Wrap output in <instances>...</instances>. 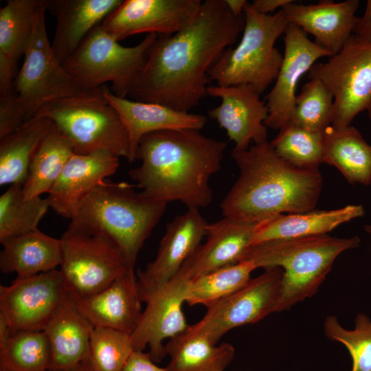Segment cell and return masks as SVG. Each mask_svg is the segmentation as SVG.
I'll list each match as a JSON object with an SVG mask.
<instances>
[{
  "mask_svg": "<svg viewBox=\"0 0 371 371\" xmlns=\"http://www.w3.org/2000/svg\"><path fill=\"white\" fill-rule=\"evenodd\" d=\"M308 79L320 80L332 93V126L350 125L359 113L366 110L371 99V44L352 35L338 53L310 69Z\"/></svg>",
  "mask_w": 371,
  "mask_h": 371,
  "instance_id": "cell-11",
  "label": "cell"
},
{
  "mask_svg": "<svg viewBox=\"0 0 371 371\" xmlns=\"http://www.w3.org/2000/svg\"><path fill=\"white\" fill-rule=\"evenodd\" d=\"M244 14L225 0H205L192 21L170 35H157L128 96L189 112L207 95L208 73L243 32Z\"/></svg>",
  "mask_w": 371,
  "mask_h": 371,
  "instance_id": "cell-1",
  "label": "cell"
},
{
  "mask_svg": "<svg viewBox=\"0 0 371 371\" xmlns=\"http://www.w3.org/2000/svg\"><path fill=\"white\" fill-rule=\"evenodd\" d=\"M256 269L252 261H240L193 278L186 289L185 302L207 308L243 287Z\"/></svg>",
  "mask_w": 371,
  "mask_h": 371,
  "instance_id": "cell-33",
  "label": "cell"
},
{
  "mask_svg": "<svg viewBox=\"0 0 371 371\" xmlns=\"http://www.w3.org/2000/svg\"><path fill=\"white\" fill-rule=\"evenodd\" d=\"M133 351L130 335L107 328H93L88 362L93 371H122Z\"/></svg>",
  "mask_w": 371,
  "mask_h": 371,
  "instance_id": "cell-38",
  "label": "cell"
},
{
  "mask_svg": "<svg viewBox=\"0 0 371 371\" xmlns=\"http://www.w3.org/2000/svg\"><path fill=\"white\" fill-rule=\"evenodd\" d=\"M49 205L47 199H27L23 185L14 184L0 196V242L25 234L38 229Z\"/></svg>",
  "mask_w": 371,
  "mask_h": 371,
  "instance_id": "cell-34",
  "label": "cell"
},
{
  "mask_svg": "<svg viewBox=\"0 0 371 371\" xmlns=\"http://www.w3.org/2000/svg\"><path fill=\"white\" fill-rule=\"evenodd\" d=\"M102 92L118 113L126 131L130 146L129 163L136 160L138 144L145 135L164 130L200 131L207 122L203 115L178 111L161 104L117 97L106 85Z\"/></svg>",
  "mask_w": 371,
  "mask_h": 371,
  "instance_id": "cell-21",
  "label": "cell"
},
{
  "mask_svg": "<svg viewBox=\"0 0 371 371\" xmlns=\"http://www.w3.org/2000/svg\"><path fill=\"white\" fill-rule=\"evenodd\" d=\"M202 2L201 0H122L100 25L119 42L138 34L170 35L192 21Z\"/></svg>",
  "mask_w": 371,
  "mask_h": 371,
  "instance_id": "cell-15",
  "label": "cell"
},
{
  "mask_svg": "<svg viewBox=\"0 0 371 371\" xmlns=\"http://www.w3.org/2000/svg\"><path fill=\"white\" fill-rule=\"evenodd\" d=\"M226 146L196 129L153 132L140 139L136 159L141 164L128 175L150 199L206 207L212 200L210 179L221 169Z\"/></svg>",
  "mask_w": 371,
  "mask_h": 371,
  "instance_id": "cell-2",
  "label": "cell"
},
{
  "mask_svg": "<svg viewBox=\"0 0 371 371\" xmlns=\"http://www.w3.org/2000/svg\"><path fill=\"white\" fill-rule=\"evenodd\" d=\"M122 0H46L56 21L52 50L63 64Z\"/></svg>",
  "mask_w": 371,
  "mask_h": 371,
  "instance_id": "cell-25",
  "label": "cell"
},
{
  "mask_svg": "<svg viewBox=\"0 0 371 371\" xmlns=\"http://www.w3.org/2000/svg\"><path fill=\"white\" fill-rule=\"evenodd\" d=\"M60 272L74 299L98 293L131 269L117 247L105 235L69 226L60 238Z\"/></svg>",
  "mask_w": 371,
  "mask_h": 371,
  "instance_id": "cell-10",
  "label": "cell"
},
{
  "mask_svg": "<svg viewBox=\"0 0 371 371\" xmlns=\"http://www.w3.org/2000/svg\"><path fill=\"white\" fill-rule=\"evenodd\" d=\"M244 16L240 42L222 53L208 76L217 85H249L261 94L278 74L283 55L275 43L289 23L282 9L275 14H262L248 1Z\"/></svg>",
  "mask_w": 371,
  "mask_h": 371,
  "instance_id": "cell-7",
  "label": "cell"
},
{
  "mask_svg": "<svg viewBox=\"0 0 371 371\" xmlns=\"http://www.w3.org/2000/svg\"><path fill=\"white\" fill-rule=\"evenodd\" d=\"M68 295L58 269L16 277L0 286V313L13 332L43 330Z\"/></svg>",
  "mask_w": 371,
  "mask_h": 371,
  "instance_id": "cell-13",
  "label": "cell"
},
{
  "mask_svg": "<svg viewBox=\"0 0 371 371\" xmlns=\"http://www.w3.org/2000/svg\"><path fill=\"white\" fill-rule=\"evenodd\" d=\"M359 5L358 0L338 3L320 1L309 5L297 4L293 1L282 10L289 23L312 34L315 43L333 56L352 35Z\"/></svg>",
  "mask_w": 371,
  "mask_h": 371,
  "instance_id": "cell-22",
  "label": "cell"
},
{
  "mask_svg": "<svg viewBox=\"0 0 371 371\" xmlns=\"http://www.w3.org/2000/svg\"><path fill=\"white\" fill-rule=\"evenodd\" d=\"M284 36L283 59L275 83L267 96V127L280 130L290 121L302 76L319 58L332 55L311 41L298 26L289 23Z\"/></svg>",
  "mask_w": 371,
  "mask_h": 371,
  "instance_id": "cell-17",
  "label": "cell"
},
{
  "mask_svg": "<svg viewBox=\"0 0 371 371\" xmlns=\"http://www.w3.org/2000/svg\"><path fill=\"white\" fill-rule=\"evenodd\" d=\"M119 166V158L106 151L74 153L48 192L49 207L71 220L84 200Z\"/></svg>",
  "mask_w": 371,
  "mask_h": 371,
  "instance_id": "cell-19",
  "label": "cell"
},
{
  "mask_svg": "<svg viewBox=\"0 0 371 371\" xmlns=\"http://www.w3.org/2000/svg\"><path fill=\"white\" fill-rule=\"evenodd\" d=\"M333 111L332 93L320 80L309 79L296 95L289 123L308 131L323 132L332 125Z\"/></svg>",
  "mask_w": 371,
  "mask_h": 371,
  "instance_id": "cell-37",
  "label": "cell"
},
{
  "mask_svg": "<svg viewBox=\"0 0 371 371\" xmlns=\"http://www.w3.org/2000/svg\"><path fill=\"white\" fill-rule=\"evenodd\" d=\"M75 300L93 327L111 328L130 335L142 314L135 270H128L104 289Z\"/></svg>",
  "mask_w": 371,
  "mask_h": 371,
  "instance_id": "cell-23",
  "label": "cell"
},
{
  "mask_svg": "<svg viewBox=\"0 0 371 371\" xmlns=\"http://www.w3.org/2000/svg\"><path fill=\"white\" fill-rule=\"evenodd\" d=\"M46 0H8L0 9V97L10 94L18 63L31 42Z\"/></svg>",
  "mask_w": 371,
  "mask_h": 371,
  "instance_id": "cell-24",
  "label": "cell"
},
{
  "mask_svg": "<svg viewBox=\"0 0 371 371\" xmlns=\"http://www.w3.org/2000/svg\"><path fill=\"white\" fill-rule=\"evenodd\" d=\"M93 328L68 295L43 330L51 348L50 371H69L88 361Z\"/></svg>",
  "mask_w": 371,
  "mask_h": 371,
  "instance_id": "cell-26",
  "label": "cell"
},
{
  "mask_svg": "<svg viewBox=\"0 0 371 371\" xmlns=\"http://www.w3.org/2000/svg\"><path fill=\"white\" fill-rule=\"evenodd\" d=\"M74 153L72 144L53 124L37 147L23 185L27 199L49 192Z\"/></svg>",
  "mask_w": 371,
  "mask_h": 371,
  "instance_id": "cell-32",
  "label": "cell"
},
{
  "mask_svg": "<svg viewBox=\"0 0 371 371\" xmlns=\"http://www.w3.org/2000/svg\"><path fill=\"white\" fill-rule=\"evenodd\" d=\"M190 279L181 271L168 282L146 296V304L139 323L131 335L134 351H143L148 346L150 357L156 363L166 355L163 341L186 331L187 324L182 310Z\"/></svg>",
  "mask_w": 371,
  "mask_h": 371,
  "instance_id": "cell-14",
  "label": "cell"
},
{
  "mask_svg": "<svg viewBox=\"0 0 371 371\" xmlns=\"http://www.w3.org/2000/svg\"><path fill=\"white\" fill-rule=\"evenodd\" d=\"M239 176L223 200V216L259 222L280 214L315 210L322 188L319 169L296 167L267 140L231 153Z\"/></svg>",
  "mask_w": 371,
  "mask_h": 371,
  "instance_id": "cell-3",
  "label": "cell"
},
{
  "mask_svg": "<svg viewBox=\"0 0 371 371\" xmlns=\"http://www.w3.org/2000/svg\"><path fill=\"white\" fill-rule=\"evenodd\" d=\"M12 333L13 331L7 319L0 313V348L7 344Z\"/></svg>",
  "mask_w": 371,
  "mask_h": 371,
  "instance_id": "cell-43",
  "label": "cell"
},
{
  "mask_svg": "<svg viewBox=\"0 0 371 371\" xmlns=\"http://www.w3.org/2000/svg\"><path fill=\"white\" fill-rule=\"evenodd\" d=\"M46 11L45 5L38 15L10 94L0 97V139L32 119L47 104L85 91L76 86L52 50Z\"/></svg>",
  "mask_w": 371,
  "mask_h": 371,
  "instance_id": "cell-6",
  "label": "cell"
},
{
  "mask_svg": "<svg viewBox=\"0 0 371 371\" xmlns=\"http://www.w3.org/2000/svg\"><path fill=\"white\" fill-rule=\"evenodd\" d=\"M207 223L197 208H188L166 224L155 259L137 270L141 301L173 278L205 236Z\"/></svg>",
  "mask_w": 371,
  "mask_h": 371,
  "instance_id": "cell-16",
  "label": "cell"
},
{
  "mask_svg": "<svg viewBox=\"0 0 371 371\" xmlns=\"http://www.w3.org/2000/svg\"><path fill=\"white\" fill-rule=\"evenodd\" d=\"M357 236L337 238L328 234L279 238L251 245L240 261H252L257 268L280 267L284 271L277 312L288 310L313 296L342 252L357 247Z\"/></svg>",
  "mask_w": 371,
  "mask_h": 371,
  "instance_id": "cell-5",
  "label": "cell"
},
{
  "mask_svg": "<svg viewBox=\"0 0 371 371\" xmlns=\"http://www.w3.org/2000/svg\"><path fill=\"white\" fill-rule=\"evenodd\" d=\"M364 229L371 236V225H366Z\"/></svg>",
  "mask_w": 371,
  "mask_h": 371,
  "instance_id": "cell-47",
  "label": "cell"
},
{
  "mask_svg": "<svg viewBox=\"0 0 371 371\" xmlns=\"http://www.w3.org/2000/svg\"><path fill=\"white\" fill-rule=\"evenodd\" d=\"M52 122L36 116L0 139V185H23L33 155Z\"/></svg>",
  "mask_w": 371,
  "mask_h": 371,
  "instance_id": "cell-30",
  "label": "cell"
},
{
  "mask_svg": "<svg viewBox=\"0 0 371 371\" xmlns=\"http://www.w3.org/2000/svg\"><path fill=\"white\" fill-rule=\"evenodd\" d=\"M258 223L231 216H223L214 223H208L205 242L186 260L180 271L192 280L216 269L240 262L252 243Z\"/></svg>",
  "mask_w": 371,
  "mask_h": 371,
  "instance_id": "cell-20",
  "label": "cell"
},
{
  "mask_svg": "<svg viewBox=\"0 0 371 371\" xmlns=\"http://www.w3.org/2000/svg\"><path fill=\"white\" fill-rule=\"evenodd\" d=\"M322 162L339 170L351 184H371V145L354 126L332 125L324 132Z\"/></svg>",
  "mask_w": 371,
  "mask_h": 371,
  "instance_id": "cell-29",
  "label": "cell"
},
{
  "mask_svg": "<svg viewBox=\"0 0 371 371\" xmlns=\"http://www.w3.org/2000/svg\"><path fill=\"white\" fill-rule=\"evenodd\" d=\"M293 0H255L251 3V6L258 12L262 14H271L274 10L282 9Z\"/></svg>",
  "mask_w": 371,
  "mask_h": 371,
  "instance_id": "cell-42",
  "label": "cell"
},
{
  "mask_svg": "<svg viewBox=\"0 0 371 371\" xmlns=\"http://www.w3.org/2000/svg\"><path fill=\"white\" fill-rule=\"evenodd\" d=\"M366 110L368 111V114L369 119L371 121V99L370 100V102H369V104L368 105V107H367Z\"/></svg>",
  "mask_w": 371,
  "mask_h": 371,
  "instance_id": "cell-46",
  "label": "cell"
},
{
  "mask_svg": "<svg viewBox=\"0 0 371 371\" xmlns=\"http://www.w3.org/2000/svg\"><path fill=\"white\" fill-rule=\"evenodd\" d=\"M126 182L104 181L82 202L69 225L106 236L135 269L137 255L168 203L145 196Z\"/></svg>",
  "mask_w": 371,
  "mask_h": 371,
  "instance_id": "cell-4",
  "label": "cell"
},
{
  "mask_svg": "<svg viewBox=\"0 0 371 371\" xmlns=\"http://www.w3.org/2000/svg\"><path fill=\"white\" fill-rule=\"evenodd\" d=\"M166 349L170 357L168 371H224L235 355L232 345H217L188 329L170 339Z\"/></svg>",
  "mask_w": 371,
  "mask_h": 371,
  "instance_id": "cell-31",
  "label": "cell"
},
{
  "mask_svg": "<svg viewBox=\"0 0 371 371\" xmlns=\"http://www.w3.org/2000/svg\"><path fill=\"white\" fill-rule=\"evenodd\" d=\"M122 371H168L166 368L157 366L150 355L143 351H133Z\"/></svg>",
  "mask_w": 371,
  "mask_h": 371,
  "instance_id": "cell-40",
  "label": "cell"
},
{
  "mask_svg": "<svg viewBox=\"0 0 371 371\" xmlns=\"http://www.w3.org/2000/svg\"><path fill=\"white\" fill-rule=\"evenodd\" d=\"M364 214L361 205H348L330 210L277 214L258 222L251 245L273 239L327 234Z\"/></svg>",
  "mask_w": 371,
  "mask_h": 371,
  "instance_id": "cell-27",
  "label": "cell"
},
{
  "mask_svg": "<svg viewBox=\"0 0 371 371\" xmlns=\"http://www.w3.org/2000/svg\"><path fill=\"white\" fill-rule=\"evenodd\" d=\"M352 36L361 42L371 44V0L367 1L363 15L357 17Z\"/></svg>",
  "mask_w": 371,
  "mask_h": 371,
  "instance_id": "cell-41",
  "label": "cell"
},
{
  "mask_svg": "<svg viewBox=\"0 0 371 371\" xmlns=\"http://www.w3.org/2000/svg\"><path fill=\"white\" fill-rule=\"evenodd\" d=\"M104 86L51 102L34 117L49 118L71 142L74 153L104 150L128 161V137L118 113L103 95Z\"/></svg>",
  "mask_w": 371,
  "mask_h": 371,
  "instance_id": "cell-8",
  "label": "cell"
},
{
  "mask_svg": "<svg viewBox=\"0 0 371 371\" xmlns=\"http://www.w3.org/2000/svg\"><path fill=\"white\" fill-rule=\"evenodd\" d=\"M225 3L234 16H240L244 14V9L247 1L245 0H225Z\"/></svg>",
  "mask_w": 371,
  "mask_h": 371,
  "instance_id": "cell-44",
  "label": "cell"
},
{
  "mask_svg": "<svg viewBox=\"0 0 371 371\" xmlns=\"http://www.w3.org/2000/svg\"><path fill=\"white\" fill-rule=\"evenodd\" d=\"M284 271L278 267L265 268L259 276L250 279L243 287L207 308L205 315L188 330L202 335L212 342L229 330L254 324L277 312L281 297Z\"/></svg>",
  "mask_w": 371,
  "mask_h": 371,
  "instance_id": "cell-12",
  "label": "cell"
},
{
  "mask_svg": "<svg viewBox=\"0 0 371 371\" xmlns=\"http://www.w3.org/2000/svg\"><path fill=\"white\" fill-rule=\"evenodd\" d=\"M0 269L3 273H16L18 278L56 269L62 260L60 239L38 229L1 243Z\"/></svg>",
  "mask_w": 371,
  "mask_h": 371,
  "instance_id": "cell-28",
  "label": "cell"
},
{
  "mask_svg": "<svg viewBox=\"0 0 371 371\" xmlns=\"http://www.w3.org/2000/svg\"><path fill=\"white\" fill-rule=\"evenodd\" d=\"M207 95L221 99V104L207 112L225 130L234 150H243L249 144L267 140L265 122L269 111L260 94L249 85H209Z\"/></svg>",
  "mask_w": 371,
  "mask_h": 371,
  "instance_id": "cell-18",
  "label": "cell"
},
{
  "mask_svg": "<svg viewBox=\"0 0 371 371\" xmlns=\"http://www.w3.org/2000/svg\"><path fill=\"white\" fill-rule=\"evenodd\" d=\"M157 36L147 34L137 45L125 47L99 24L63 65L82 91L97 89L110 82L114 95L126 98Z\"/></svg>",
  "mask_w": 371,
  "mask_h": 371,
  "instance_id": "cell-9",
  "label": "cell"
},
{
  "mask_svg": "<svg viewBox=\"0 0 371 371\" xmlns=\"http://www.w3.org/2000/svg\"><path fill=\"white\" fill-rule=\"evenodd\" d=\"M69 371H93V370L91 368L89 362L87 361V362H85V363H82V365H80L78 368H75L74 370H69Z\"/></svg>",
  "mask_w": 371,
  "mask_h": 371,
  "instance_id": "cell-45",
  "label": "cell"
},
{
  "mask_svg": "<svg viewBox=\"0 0 371 371\" xmlns=\"http://www.w3.org/2000/svg\"><path fill=\"white\" fill-rule=\"evenodd\" d=\"M52 352L43 330L13 332L0 348V371H50Z\"/></svg>",
  "mask_w": 371,
  "mask_h": 371,
  "instance_id": "cell-35",
  "label": "cell"
},
{
  "mask_svg": "<svg viewBox=\"0 0 371 371\" xmlns=\"http://www.w3.org/2000/svg\"><path fill=\"white\" fill-rule=\"evenodd\" d=\"M324 331L328 339L348 349L352 361L351 371H371V320L367 315L359 313L352 330L343 328L335 316H328Z\"/></svg>",
  "mask_w": 371,
  "mask_h": 371,
  "instance_id": "cell-39",
  "label": "cell"
},
{
  "mask_svg": "<svg viewBox=\"0 0 371 371\" xmlns=\"http://www.w3.org/2000/svg\"><path fill=\"white\" fill-rule=\"evenodd\" d=\"M323 132L289 123L280 129L271 144L276 153L289 164L304 169H319L323 163Z\"/></svg>",
  "mask_w": 371,
  "mask_h": 371,
  "instance_id": "cell-36",
  "label": "cell"
}]
</instances>
